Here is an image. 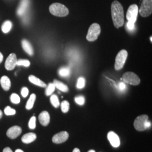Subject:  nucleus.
Instances as JSON below:
<instances>
[{
  "mask_svg": "<svg viewBox=\"0 0 152 152\" xmlns=\"http://www.w3.org/2000/svg\"><path fill=\"white\" fill-rule=\"evenodd\" d=\"M111 13L115 27H122L124 24V12L123 6L120 2L114 1L111 5Z\"/></svg>",
  "mask_w": 152,
  "mask_h": 152,
  "instance_id": "obj_1",
  "label": "nucleus"
},
{
  "mask_svg": "<svg viewBox=\"0 0 152 152\" xmlns=\"http://www.w3.org/2000/svg\"><path fill=\"white\" fill-rule=\"evenodd\" d=\"M148 116L142 114L138 116L134 121V126L136 130L143 131L149 129L151 126V122L148 121Z\"/></svg>",
  "mask_w": 152,
  "mask_h": 152,
  "instance_id": "obj_2",
  "label": "nucleus"
},
{
  "mask_svg": "<svg viewBox=\"0 0 152 152\" xmlns=\"http://www.w3.org/2000/svg\"><path fill=\"white\" fill-rule=\"evenodd\" d=\"M49 10L51 14L59 17H64L69 14L68 8L60 3H54L51 5L49 7Z\"/></svg>",
  "mask_w": 152,
  "mask_h": 152,
  "instance_id": "obj_3",
  "label": "nucleus"
},
{
  "mask_svg": "<svg viewBox=\"0 0 152 152\" xmlns=\"http://www.w3.org/2000/svg\"><path fill=\"white\" fill-rule=\"evenodd\" d=\"M101 32V28L98 23H93L88 28L86 39L88 41L92 42L98 39Z\"/></svg>",
  "mask_w": 152,
  "mask_h": 152,
  "instance_id": "obj_4",
  "label": "nucleus"
},
{
  "mask_svg": "<svg viewBox=\"0 0 152 152\" xmlns=\"http://www.w3.org/2000/svg\"><path fill=\"white\" fill-rule=\"evenodd\" d=\"M128 53L126 50H122L117 55L114 64L115 69L118 71L121 69L125 65V62L127 58Z\"/></svg>",
  "mask_w": 152,
  "mask_h": 152,
  "instance_id": "obj_5",
  "label": "nucleus"
},
{
  "mask_svg": "<svg viewBox=\"0 0 152 152\" xmlns=\"http://www.w3.org/2000/svg\"><path fill=\"white\" fill-rule=\"evenodd\" d=\"M122 78L125 83L131 85L136 86L140 83V78L135 73L131 72L125 73L122 76Z\"/></svg>",
  "mask_w": 152,
  "mask_h": 152,
  "instance_id": "obj_6",
  "label": "nucleus"
},
{
  "mask_svg": "<svg viewBox=\"0 0 152 152\" xmlns=\"http://www.w3.org/2000/svg\"><path fill=\"white\" fill-rule=\"evenodd\" d=\"M140 14L142 17H148L152 14V0H142L139 10Z\"/></svg>",
  "mask_w": 152,
  "mask_h": 152,
  "instance_id": "obj_7",
  "label": "nucleus"
},
{
  "mask_svg": "<svg viewBox=\"0 0 152 152\" xmlns=\"http://www.w3.org/2000/svg\"><path fill=\"white\" fill-rule=\"evenodd\" d=\"M137 14L138 6L135 4L131 5L128 9L126 14V18L128 20V21H131L135 23L137 19Z\"/></svg>",
  "mask_w": 152,
  "mask_h": 152,
  "instance_id": "obj_8",
  "label": "nucleus"
},
{
  "mask_svg": "<svg viewBox=\"0 0 152 152\" xmlns=\"http://www.w3.org/2000/svg\"><path fill=\"white\" fill-rule=\"evenodd\" d=\"M17 58L16 55L12 53L9 55L6 60L5 67L7 71L13 70L16 66Z\"/></svg>",
  "mask_w": 152,
  "mask_h": 152,
  "instance_id": "obj_9",
  "label": "nucleus"
},
{
  "mask_svg": "<svg viewBox=\"0 0 152 152\" xmlns=\"http://www.w3.org/2000/svg\"><path fill=\"white\" fill-rule=\"evenodd\" d=\"M69 137V134L66 131H61L55 134L52 138V141L55 144H61L66 141Z\"/></svg>",
  "mask_w": 152,
  "mask_h": 152,
  "instance_id": "obj_10",
  "label": "nucleus"
},
{
  "mask_svg": "<svg viewBox=\"0 0 152 152\" xmlns=\"http://www.w3.org/2000/svg\"><path fill=\"white\" fill-rule=\"evenodd\" d=\"M22 128L18 126H14L7 131L6 135L11 139H15L22 134Z\"/></svg>",
  "mask_w": 152,
  "mask_h": 152,
  "instance_id": "obj_11",
  "label": "nucleus"
},
{
  "mask_svg": "<svg viewBox=\"0 0 152 152\" xmlns=\"http://www.w3.org/2000/svg\"><path fill=\"white\" fill-rule=\"evenodd\" d=\"M108 139L110 144L114 148H118L120 145V139L119 136L113 131H110L108 134Z\"/></svg>",
  "mask_w": 152,
  "mask_h": 152,
  "instance_id": "obj_12",
  "label": "nucleus"
},
{
  "mask_svg": "<svg viewBox=\"0 0 152 152\" xmlns=\"http://www.w3.org/2000/svg\"><path fill=\"white\" fill-rule=\"evenodd\" d=\"M29 0H21L17 10V14L18 16H23L26 14L29 5Z\"/></svg>",
  "mask_w": 152,
  "mask_h": 152,
  "instance_id": "obj_13",
  "label": "nucleus"
},
{
  "mask_svg": "<svg viewBox=\"0 0 152 152\" xmlns=\"http://www.w3.org/2000/svg\"><path fill=\"white\" fill-rule=\"evenodd\" d=\"M38 120L40 124L44 126H47L50 121V116L47 111L42 112L38 115Z\"/></svg>",
  "mask_w": 152,
  "mask_h": 152,
  "instance_id": "obj_14",
  "label": "nucleus"
},
{
  "mask_svg": "<svg viewBox=\"0 0 152 152\" xmlns=\"http://www.w3.org/2000/svg\"><path fill=\"white\" fill-rule=\"evenodd\" d=\"M37 139V135L35 133L29 132L22 136V141L23 143L29 144L32 142Z\"/></svg>",
  "mask_w": 152,
  "mask_h": 152,
  "instance_id": "obj_15",
  "label": "nucleus"
},
{
  "mask_svg": "<svg viewBox=\"0 0 152 152\" xmlns=\"http://www.w3.org/2000/svg\"><path fill=\"white\" fill-rule=\"evenodd\" d=\"M0 84L5 91H8L11 87V81L7 76H2L0 79Z\"/></svg>",
  "mask_w": 152,
  "mask_h": 152,
  "instance_id": "obj_16",
  "label": "nucleus"
},
{
  "mask_svg": "<svg viewBox=\"0 0 152 152\" xmlns=\"http://www.w3.org/2000/svg\"><path fill=\"white\" fill-rule=\"evenodd\" d=\"M22 47L23 50L28 54L32 56L34 54V51L32 45L27 39H23L22 41Z\"/></svg>",
  "mask_w": 152,
  "mask_h": 152,
  "instance_id": "obj_17",
  "label": "nucleus"
},
{
  "mask_svg": "<svg viewBox=\"0 0 152 152\" xmlns=\"http://www.w3.org/2000/svg\"><path fill=\"white\" fill-rule=\"evenodd\" d=\"M28 79L29 81L35 85H37L39 87H46V84L36 76L31 75L29 76Z\"/></svg>",
  "mask_w": 152,
  "mask_h": 152,
  "instance_id": "obj_18",
  "label": "nucleus"
},
{
  "mask_svg": "<svg viewBox=\"0 0 152 152\" xmlns=\"http://www.w3.org/2000/svg\"><path fill=\"white\" fill-rule=\"evenodd\" d=\"M53 83H54V85L55 86V88H57L58 90H59L61 91L66 92H68V90H69L68 86L61 82L59 81L58 80H55Z\"/></svg>",
  "mask_w": 152,
  "mask_h": 152,
  "instance_id": "obj_19",
  "label": "nucleus"
},
{
  "mask_svg": "<svg viewBox=\"0 0 152 152\" xmlns=\"http://www.w3.org/2000/svg\"><path fill=\"white\" fill-rule=\"evenodd\" d=\"M12 27V23L10 20H6L4 22L1 27L2 31L4 33H7L11 31Z\"/></svg>",
  "mask_w": 152,
  "mask_h": 152,
  "instance_id": "obj_20",
  "label": "nucleus"
},
{
  "mask_svg": "<svg viewBox=\"0 0 152 152\" xmlns=\"http://www.w3.org/2000/svg\"><path fill=\"white\" fill-rule=\"evenodd\" d=\"M36 94H31L27 101V103L26 104V108L27 109V110H31V109H32L34 102L36 101Z\"/></svg>",
  "mask_w": 152,
  "mask_h": 152,
  "instance_id": "obj_21",
  "label": "nucleus"
},
{
  "mask_svg": "<svg viewBox=\"0 0 152 152\" xmlns=\"http://www.w3.org/2000/svg\"><path fill=\"white\" fill-rule=\"evenodd\" d=\"M50 102L55 108H58L60 105V102L58 97L56 95H53L50 98Z\"/></svg>",
  "mask_w": 152,
  "mask_h": 152,
  "instance_id": "obj_22",
  "label": "nucleus"
},
{
  "mask_svg": "<svg viewBox=\"0 0 152 152\" xmlns=\"http://www.w3.org/2000/svg\"><path fill=\"white\" fill-rule=\"evenodd\" d=\"M55 89V86L54 83H49L48 86L46 87V89L45 91L46 95V96L51 95L54 91Z\"/></svg>",
  "mask_w": 152,
  "mask_h": 152,
  "instance_id": "obj_23",
  "label": "nucleus"
},
{
  "mask_svg": "<svg viewBox=\"0 0 152 152\" xmlns=\"http://www.w3.org/2000/svg\"><path fill=\"white\" fill-rule=\"evenodd\" d=\"M59 74L61 77H68L70 75V69L68 67L61 68L59 71Z\"/></svg>",
  "mask_w": 152,
  "mask_h": 152,
  "instance_id": "obj_24",
  "label": "nucleus"
},
{
  "mask_svg": "<svg viewBox=\"0 0 152 152\" xmlns=\"http://www.w3.org/2000/svg\"><path fill=\"white\" fill-rule=\"evenodd\" d=\"M10 99L12 103L17 104L20 102V98L19 97V96L15 93H13L11 94Z\"/></svg>",
  "mask_w": 152,
  "mask_h": 152,
  "instance_id": "obj_25",
  "label": "nucleus"
},
{
  "mask_svg": "<svg viewBox=\"0 0 152 152\" xmlns=\"http://www.w3.org/2000/svg\"><path fill=\"white\" fill-rule=\"evenodd\" d=\"M61 109L63 113H67L69 110V103L68 101L64 100L61 103Z\"/></svg>",
  "mask_w": 152,
  "mask_h": 152,
  "instance_id": "obj_26",
  "label": "nucleus"
},
{
  "mask_svg": "<svg viewBox=\"0 0 152 152\" xmlns=\"http://www.w3.org/2000/svg\"><path fill=\"white\" fill-rule=\"evenodd\" d=\"M4 113L6 115H13L16 113V110L14 109L11 108L9 106H7L4 109Z\"/></svg>",
  "mask_w": 152,
  "mask_h": 152,
  "instance_id": "obj_27",
  "label": "nucleus"
},
{
  "mask_svg": "<svg viewBox=\"0 0 152 152\" xmlns=\"http://www.w3.org/2000/svg\"><path fill=\"white\" fill-rule=\"evenodd\" d=\"M30 61L27 59H19L17 60L16 65L18 66H24L26 67H28L30 65Z\"/></svg>",
  "mask_w": 152,
  "mask_h": 152,
  "instance_id": "obj_28",
  "label": "nucleus"
},
{
  "mask_svg": "<svg viewBox=\"0 0 152 152\" xmlns=\"http://www.w3.org/2000/svg\"><path fill=\"white\" fill-rule=\"evenodd\" d=\"M28 126L30 129H34L36 127V118L34 116H33L29 120L28 123Z\"/></svg>",
  "mask_w": 152,
  "mask_h": 152,
  "instance_id": "obj_29",
  "label": "nucleus"
},
{
  "mask_svg": "<svg viewBox=\"0 0 152 152\" xmlns=\"http://www.w3.org/2000/svg\"><path fill=\"white\" fill-rule=\"evenodd\" d=\"M85 86V80L83 77H80L78 79L77 83V87L79 89H81Z\"/></svg>",
  "mask_w": 152,
  "mask_h": 152,
  "instance_id": "obj_30",
  "label": "nucleus"
},
{
  "mask_svg": "<svg viewBox=\"0 0 152 152\" xmlns=\"http://www.w3.org/2000/svg\"><path fill=\"white\" fill-rule=\"evenodd\" d=\"M75 102L77 104H78L80 105H82L85 103V99L83 96H77L75 99Z\"/></svg>",
  "mask_w": 152,
  "mask_h": 152,
  "instance_id": "obj_31",
  "label": "nucleus"
},
{
  "mask_svg": "<svg viewBox=\"0 0 152 152\" xmlns=\"http://www.w3.org/2000/svg\"><path fill=\"white\" fill-rule=\"evenodd\" d=\"M127 28L129 31H132L135 29V23L131 21H128L127 23Z\"/></svg>",
  "mask_w": 152,
  "mask_h": 152,
  "instance_id": "obj_32",
  "label": "nucleus"
},
{
  "mask_svg": "<svg viewBox=\"0 0 152 152\" xmlns=\"http://www.w3.org/2000/svg\"><path fill=\"white\" fill-rule=\"evenodd\" d=\"M29 94V90L28 89L27 87H23L21 91V94L22 96L24 98H26Z\"/></svg>",
  "mask_w": 152,
  "mask_h": 152,
  "instance_id": "obj_33",
  "label": "nucleus"
},
{
  "mask_svg": "<svg viewBox=\"0 0 152 152\" xmlns=\"http://www.w3.org/2000/svg\"><path fill=\"white\" fill-rule=\"evenodd\" d=\"M118 88L119 89V90L121 91H123L126 90V86L125 85V83H124V82H120L118 85Z\"/></svg>",
  "mask_w": 152,
  "mask_h": 152,
  "instance_id": "obj_34",
  "label": "nucleus"
},
{
  "mask_svg": "<svg viewBox=\"0 0 152 152\" xmlns=\"http://www.w3.org/2000/svg\"><path fill=\"white\" fill-rule=\"evenodd\" d=\"M3 152H13L11 150V148L9 147H6L4 150H3Z\"/></svg>",
  "mask_w": 152,
  "mask_h": 152,
  "instance_id": "obj_35",
  "label": "nucleus"
},
{
  "mask_svg": "<svg viewBox=\"0 0 152 152\" xmlns=\"http://www.w3.org/2000/svg\"><path fill=\"white\" fill-rule=\"evenodd\" d=\"M3 59H4V56L0 52V63H1L2 62Z\"/></svg>",
  "mask_w": 152,
  "mask_h": 152,
  "instance_id": "obj_36",
  "label": "nucleus"
},
{
  "mask_svg": "<svg viewBox=\"0 0 152 152\" xmlns=\"http://www.w3.org/2000/svg\"><path fill=\"white\" fill-rule=\"evenodd\" d=\"M72 152H80V151L79 149H78L77 148H75L73 149V151Z\"/></svg>",
  "mask_w": 152,
  "mask_h": 152,
  "instance_id": "obj_37",
  "label": "nucleus"
},
{
  "mask_svg": "<svg viewBox=\"0 0 152 152\" xmlns=\"http://www.w3.org/2000/svg\"><path fill=\"white\" fill-rule=\"evenodd\" d=\"M15 152H24L23 151H22V149H16V151H15Z\"/></svg>",
  "mask_w": 152,
  "mask_h": 152,
  "instance_id": "obj_38",
  "label": "nucleus"
},
{
  "mask_svg": "<svg viewBox=\"0 0 152 152\" xmlns=\"http://www.w3.org/2000/svg\"><path fill=\"white\" fill-rule=\"evenodd\" d=\"M2 116H3V113H2V110H0V119L2 117Z\"/></svg>",
  "mask_w": 152,
  "mask_h": 152,
  "instance_id": "obj_39",
  "label": "nucleus"
},
{
  "mask_svg": "<svg viewBox=\"0 0 152 152\" xmlns=\"http://www.w3.org/2000/svg\"><path fill=\"white\" fill-rule=\"evenodd\" d=\"M88 152H95V151L94 150H90Z\"/></svg>",
  "mask_w": 152,
  "mask_h": 152,
  "instance_id": "obj_40",
  "label": "nucleus"
},
{
  "mask_svg": "<svg viewBox=\"0 0 152 152\" xmlns=\"http://www.w3.org/2000/svg\"><path fill=\"white\" fill-rule=\"evenodd\" d=\"M151 38V42H152V37H151V38Z\"/></svg>",
  "mask_w": 152,
  "mask_h": 152,
  "instance_id": "obj_41",
  "label": "nucleus"
}]
</instances>
